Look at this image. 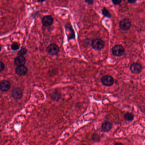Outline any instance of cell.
Instances as JSON below:
<instances>
[{
    "label": "cell",
    "instance_id": "1",
    "mask_svg": "<svg viewBox=\"0 0 145 145\" xmlns=\"http://www.w3.org/2000/svg\"><path fill=\"white\" fill-rule=\"evenodd\" d=\"M111 51L113 55L116 57H120L125 53V49L124 47L121 45H116L114 46Z\"/></svg>",
    "mask_w": 145,
    "mask_h": 145
},
{
    "label": "cell",
    "instance_id": "2",
    "mask_svg": "<svg viewBox=\"0 0 145 145\" xmlns=\"http://www.w3.org/2000/svg\"><path fill=\"white\" fill-rule=\"evenodd\" d=\"M92 47L94 50L100 51L104 47V43L103 41L99 38H96L92 41Z\"/></svg>",
    "mask_w": 145,
    "mask_h": 145
},
{
    "label": "cell",
    "instance_id": "3",
    "mask_svg": "<svg viewBox=\"0 0 145 145\" xmlns=\"http://www.w3.org/2000/svg\"><path fill=\"white\" fill-rule=\"evenodd\" d=\"M65 32L67 36L68 41L75 38V33L70 23H68L65 25Z\"/></svg>",
    "mask_w": 145,
    "mask_h": 145
},
{
    "label": "cell",
    "instance_id": "4",
    "mask_svg": "<svg viewBox=\"0 0 145 145\" xmlns=\"http://www.w3.org/2000/svg\"><path fill=\"white\" fill-rule=\"evenodd\" d=\"M60 51L58 46L55 44H51L46 48V51L51 55H57Z\"/></svg>",
    "mask_w": 145,
    "mask_h": 145
},
{
    "label": "cell",
    "instance_id": "5",
    "mask_svg": "<svg viewBox=\"0 0 145 145\" xmlns=\"http://www.w3.org/2000/svg\"><path fill=\"white\" fill-rule=\"evenodd\" d=\"M119 26L121 29L123 31H126L129 30L131 28V23L129 19L124 18L120 21Z\"/></svg>",
    "mask_w": 145,
    "mask_h": 145
},
{
    "label": "cell",
    "instance_id": "6",
    "mask_svg": "<svg viewBox=\"0 0 145 145\" xmlns=\"http://www.w3.org/2000/svg\"><path fill=\"white\" fill-rule=\"evenodd\" d=\"M101 82L103 85L107 87H110L114 83V79L110 75H105L101 79Z\"/></svg>",
    "mask_w": 145,
    "mask_h": 145
},
{
    "label": "cell",
    "instance_id": "7",
    "mask_svg": "<svg viewBox=\"0 0 145 145\" xmlns=\"http://www.w3.org/2000/svg\"><path fill=\"white\" fill-rule=\"evenodd\" d=\"M143 67L140 64L137 63H134L132 64L130 67V70L131 72L135 74H138L141 72Z\"/></svg>",
    "mask_w": 145,
    "mask_h": 145
},
{
    "label": "cell",
    "instance_id": "8",
    "mask_svg": "<svg viewBox=\"0 0 145 145\" xmlns=\"http://www.w3.org/2000/svg\"><path fill=\"white\" fill-rule=\"evenodd\" d=\"M10 88L11 84L9 81L3 80L0 82V90L2 92H7Z\"/></svg>",
    "mask_w": 145,
    "mask_h": 145
},
{
    "label": "cell",
    "instance_id": "9",
    "mask_svg": "<svg viewBox=\"0 0 145 145\" xmlns=\"http://www.w3.org/2000/svg\"><path fill=\"white\" fill-rule=\"evenodd\" d=\"M53 18L50 15H46L44 16L42 20V23L43 25L46 27H49L51 26L53 23Z\"/></svg>",
    "mask_w": 145,
    "mask_h": 145
},
{
    "label": "cell",
    "instance_id": "10",
    "mask_svg": "<svg viewBox=\"0 0 145 145\" xmlns=\"http://www.w3.org/2000/svg\"><path fill=\"white\" fill-rule=\"evenodd\" d=\"M23 94V92L20 88H15L12 92V96L15 99H21L22 97Z\"/></svg>",
    "mask_w": 145,
    "mask_h": 145
},
{
    "label": "cell",
    "instance_id": "11",
    "mask_svg": "<svg viewBox=\"0 0 145 145\" xmlns=\"http://www.w3.org/2000/svg\"><path fill=\"white\" fill-rule=\"evenodd\" d=\"M28 72V69L25 65L18 66L16 68V72L17 74L21 76H24L27 74Z\"/></svg>",
    "mask_w": 145,
    "mask_h": 145
},
{
    "label": "cell",
    "instance_id": "12",
    "mask_svg": "<svg viewBox=\"0 0 145 145\" xmlns=\"http://www.w3.org/2000/svg\"><path fill=\"white\" fill-rule=\"evenodd\" d=\"M26 62V60L23 56H18L14 60V63L18 66L24 65Z\"/></svg>",
    "mask_w": 145,
    "mask_h": 145
},
{
    "label": "cell",
    "instance_id": "13",
    "mask_svg": "<svg viewBox=\"0 0 145 145\" xmlns=\"http://www.w3.org/2000/svg\"><path fill=\"white\" fill-rule=\"evenodd\" d=\"M112 124L110 122L106 121L103 123L101 126V129L104 132H108L111 129Z\"/></svg>",
    "mask_w": 145,
    "mask_h": 145
},
{
    "label": "cell",
    "instance_id": "14",
    "mask_svg": "<svg viewBox=\"0 0 145 145\" xmlns=\"http://www.w3.org/2000/svg\"><path fill=\"white\" fill-rule=\"evenodd\" d=\"M61 94L60 92L57 91H55L54 92L51 93L50 97L51 99L54 101H58L61 98Z\"/></svg>",
    "mask_w": 145,
    "mask_h": 145
},
{
    "label": "cell",
    "instance_id": "15",
    "mask_svg": "<svg viewBox=\"0 0 145 145\" xmlns=\"http://www.w3.org/2000/svg\"><path fill=\"white\" fill-rule=\"evenodd\" d=\"M124 118L128 121H131L134 118V115L131 113H126L124 115Z\"/></svg>",
    "mask_w": 145,
    "mask_h": 145
},
{
    "label": "cell",
    "instance_id": "16",
    "mask_svg": "<svg viewBox=\"0 0 145 145\" xmlns=\"http://www.w3.org/2000/svg\"><path fill=\"white\" fill-rule=\"evenodd\" d=\"M102 13L105 17H106L107 18H110L111 17V14L106 7H104L102 9Z\"/></svg>",
    "mask_w": 145,
    "mask_h": 145
},
{
    "label": "cell",
    "instance_id": "17",
    "mask_svg": "<svg viewBox=\"0 0 145 145\" xmlns=\"http://www.w3.org/2000/svg\"><path fill=\"white\" fill-rule=\"evenodd\" d=\"M92 140L94 142H99L101 140V137L96 134H94L92 135Z\"/></svg>",
    "mask_w": 145,
    "mask_h": 145
},
{
    "label": "cell",
    "instance_id": "18",
    "mask_svg": "<svg viewBox=\"0 0 145 145\" xmlns=\"http://www.w3.org/2000/svg\"><path fill=\"white\" fill-rule=\"evenodd\" d=\"M20 48V45L18 43H14L11 45V49L13 51H17Z\"/></svg>",
    "mask_w": 145,
    "mask_h": 145
},
{
    "label": "cell",
    "instance_id": "19",
    "mask_svg": "<svg viewBox=\"0 0 145 145\" xmlns=\"http://www.w3.org/2000/svg\"><path fill=\"white\" fill-rule=\"evenodd\" d=\"M27 49L25 48H22L18 52V56H23L27 53Z\"/></svg>",
    "mask_w": 145,
    "mask_h": 145
},
{
    "label": "cell",
    "instance_id": "20",
    "mask_svg": "<svg viewBox=\"0 0 145 145\" xmlns=\"http://www.w3.org/2000/svg\"><path fill=\"white\" fill-rule=\"evenodd\" d=\"M4 69H5L4 64L1 61H0V72L3 71Z\"/></svg>",
    "mask_w": 145,
    "mask_h": 145
},
{
    "label": "cell",
    "instance_id": "21",
    "mask_svg": "<svg viewBox=\"0 0 145 145\" xmlns=\"http://www.w3.org/2000/svg\"><path fill=\"white\" fill-rule=\"evenodd\" d=\"M111 1L113 3L114 5H117L120 4L121 3L122 1V0H112Z\"/></svg>",
    "mask_w": 145,
    "mask_h": 145
},
{
    "label": "cell",
    "instance_id": "22",
    "mask_svg": "<svg viewBox=\"0 0 145 145\" xmlns=\"http://www.w3.org/2000/svg\"><path fill=\"white\" fill-rule=\"evenodd\" d=\"M85 2H86L87 3L89 4V5H92L94 3V1L92 0H85Z\"/></svg>",
    "mask_w": 145,
    "mask_h": 145
},
{
    "label": "cell",
    "instance_id": "23",
    "mask_svg": "<svg viewBox=\"0 0 145 145\" xmlns=\"http://www.w3.org/2000/svg\"><path fill=\"white\" fill-rule=\"evenodd\" d=\"M136 2V0H129L128 2L130 4H134L135 2Z\"/></svg>",
    "mask_w": 145,
    "mask_h": 145
},
{
    "label": "cell",
    "instance_id": "24",
    "mask_svg": "<svg viewBox=\"0 0 145 145\" xmlns=\"http://www.w3.org/2000/svg\"><path fill=\"white\" fill-rule=\"evenodd\" d=\"M114 145H124L122 143H115V144Z\"/></svg>",
    "mask_w": 145,
    "mask_h": 145
},
{
    "label": "cell",
    "instance_id": "25",
    "mask_svg": "<svg viewBox=\"0 0 145 145\" xmlns=\"http://www.w3.org/2000/svg\"><path fill=\"white\" fill-rule=\"evenodd\" d=\"M1 47L0 46V51H1Z\"/></svg>",
    "mask_w": 145,
    "mask_h": 145
}]
</instances>
